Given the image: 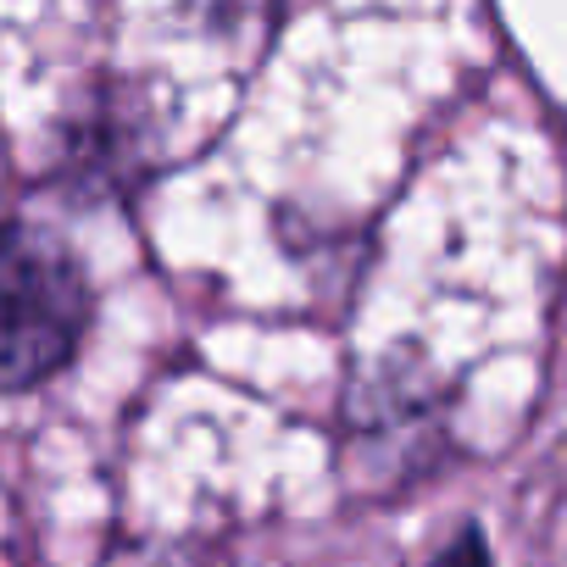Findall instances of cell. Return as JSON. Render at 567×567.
<instances>
[{
	"mask_svg": "<svg viewBox=\"0 0 567 567\" xmlns=\"http://www.w3.org/2000/svg\"><path fill=\"white\" fill-rule=\"evenodd\" d=\"M90 329V278L73 250L29 223H0V390L62 373Z\"/></svg>",
	"mask_w": 567,
	"mask_h": 567,
	"instance_id": "obj_1",
	"label": "cell"
},
{
	"mask_svg": "<svg viewBox=\"0 0 567 567\" xmlns=\"http://www.w3.org/2000/svg\"><path fill=\"white\" fill-rule=\"evenodd\" d=\"M440 567H484V556H478V539L467 534V539H462V545H456V550L440 561Z\"/></svg>",
	"mask_w": 567,
	"mask_h": 567,
	"instance_id": "obj_2",
	"label": "cell"
}]
</instances>
